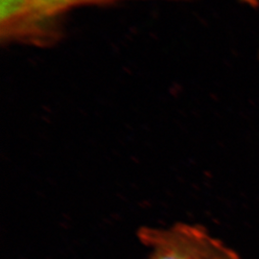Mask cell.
<instances>
[{
  "label": "cell",
  "mask_w": 259,
  "mask_h": 259,
  "mask_svg": "<svg viewBox=\"0 0 259 259\" xmlns=\"http://www.w3.org/2000/svg\"><path fill=\"white\" fill-rule=\"evenodd\" d=\"M245 1H246V2H248V3H252V4H253V3H254V2H256L257 0H245Z\"/></svg>",
  "instance_id": "3"
},
{
  "label": "cell",
  "mask_w": 259,
  "mask_h": 259,
  "mask_svg": "<svg viewBox=\"0 0 259 259\" xmlns=\"http://www.w3.org/2000/svg\"><path fill=\"white\" fill-rule=\"evenodd\" d=\"M117 1L121 0H1V37L7 42L47 46L60 37L68 12Z\"/></svg>",
  "instance_id": "1"
},
{
  "label": "cell",
  "mask_w": 259,
  "mask_h": 259,
  "mask_svg": "<svg viewBox=\"0 0 259 259\" xmlns=\"http://www.w3.org/2000/svg\"><path fill=\"white\" fill-rule=\"evenodd\" d=\"M139 237L150 249L149 259H240L198 226L178 224L166 230L142 228Z\"/></svg>",
  "instance_id": "2"
}]
</instances>
